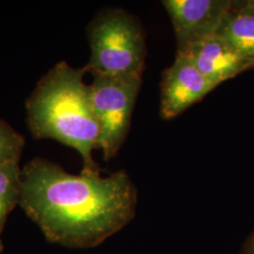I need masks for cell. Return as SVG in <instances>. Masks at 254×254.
Returning <instances> with one entry per match:
<instances>
[{"label":"cell","mask_w":254,"mask_h":254,"mask_svg":"<svg viewBox=\"0 0 254 254\" xmlns=\"http://www.w3.org/2000/svg\"><path fill=\"white\" fill-rule=\"evenodd\" d=\"M19 205L47 241L73 249L102 244L135 216L137 192L120 170L101 174L67 173L43 157L28 161L21 171Z\"/></svg>","instance_id":"1"},{"label":"cell","mask_w":254,"mask_h":254,"mask_svg":"<svg viewBox=\"0 0 254 254\" xmlns=\"http://www.w3.org/2000/svg\"><path fill=\"white\" fill-rule=\"evenodd\" d=\"M91 103L99 126L98 149L105 161L116 154L127 138L142 77L92 75Z\"/></svg>","instance_id":"4"},{"label":"cell","mask_w":254,"mask_h":254,"mask_svg":"<svg viewBox=\"0 0 254 254\" xmlns=\"http://www.w3.org/2000/svg\"><path fill=\"white\" fill-rule=\"evenodd\" d=\"M178 53L187 55L200 73L217 87L254 68V64L219 33L205 38Z\"/></svg>","instance_id":"7"},{"label":"cell","mask_w":254,"mask_h":254,"mask_svg":"<svg viewBox=\"0 0 254 254\" xmlns=\"http://www.w3.org/2000/svg\"><path fill=\"white\" fill-rule=\"evenodd\" d=\"M240 254H254V231L246 240Z\"/></svg>","instance_id":"11"},{"label":"cell","mask_w":254,"mask_h":254,"mask_svg":"<svg viewBox=\"0 0 254 254\" xmlns=\"http://www.w3.org/2000/svg\"><path fill=\"white\" fill-rule=\"evenodd\" d=\"M87 35L91 48L88 73L142 77L145 40L132 14L122 9L102 10L88 26Z\"/></svg>","instance_id":"3"},{"label":"cell","mask_w":254,"mask_h":254,"mask_svg":"<svg viewBox=\"0 0 254 254\" xmlns=\"http://www.w3.org/2000/svg\"><path fill=\"white\" fill-rule=\"evenodd\" d=\"M218 33L254 65V0L233 1Z\"/></svg>","instance_id":"8"},{"label":"cell","mask_w":254,"mask_h":254,"mask_svg":"<svg viewBox=\"0 0 254 254\" xmlns=\"http://www.w3.org/2000/svg\"><path fill=\"white\" fill-rule=\"evenodd\" d=\"M21 171L18 162L0 165V238L10 212L20 202Z\"/></svg>","instance_id":"9"},{"label":"cell","mask_w":254,"mask_h":254,"mask_svg":"<svg viewBox=\"0 0 254 254\" xmlns=\"http://www.w3.org/2000/svg\"><path fill=\"white\" fill-rule=\"evenodd\" d=\"M177 41V52L218 33L233 1L165 0Z\"/></svg>","instance_id":"5"},{"label":"cell","mask_w":254,"mask_h":254,"mask_svg":"<svg viewBox=\"0 0 254 254\" xmlns=\"http://www.w3.org/2000/svg\"><path fill=\"white\" fill-rule=\"evenodd\" d=\"M3 250H4V244H3V242H2V240L0 238V254L3 252Z\"/></svg>","instance_id":"12"},{"label":"cell","mask_w":254,"mask_h":254,"mask_svg":"<svg viewBox=\"0 0 254 254\" xmlns=\"http://www.w3.org/2000/svg\"><path fill=\"white\" fill-rule=\"evenodd\" d=\"M217 86L200 73L187 55L176 54L173 65L164 71L161 81L160 116L175 118L201 100Z\"/></svg>","instance_id":"6"},{"label":"cell","mask_w":254,"mask_h":254,"mask_svg":"<svg viewBox=\"0 0 254 254\" xmlns=\"http://www.w3.org/2000/svg\"><path fill=\"white\" fill-rule=\"evenodd\" d=\"M25 144V136L0 118V165L10 162L19 163Z\"/></svg>","instance_id":"10"},{"label":"cell","mask_w":254,"mask_h":254,"mask_svg":"<svg viewBox=\"0 0 254 254\" xmlns=\"http://www.w3.org/2000/svg\"><path fill=\"white\" fill-rule=\"evenodd\" d=\"M86 66L55 64L26 101L27 127L35 139H53L81 156V173L100 174L92 152L98 149L99 126L91 103Z\"/></svg>","instance_id":"2"}]
</instances>
